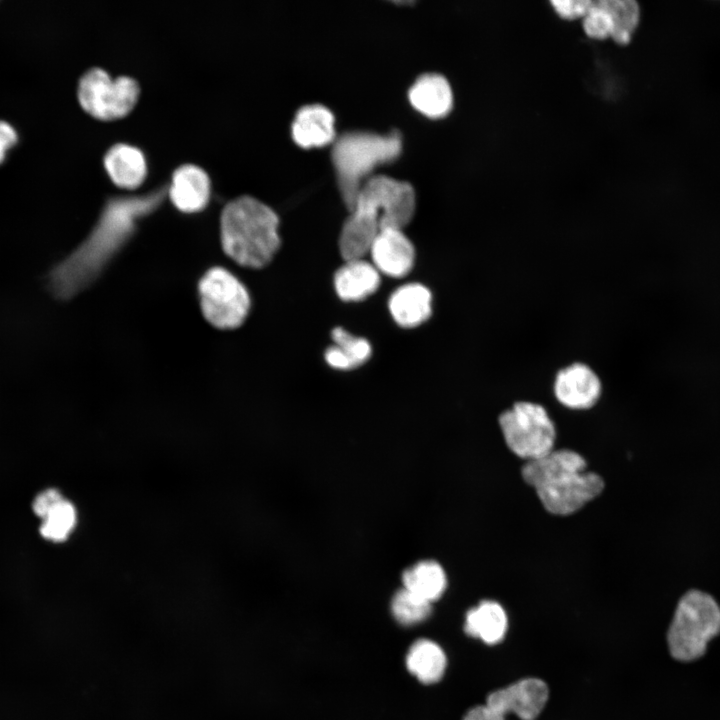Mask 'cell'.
I'll return each instance as SVG.
<instances>
[{"mask_svg":"<svg viewBox=\"0 0 720 720\" xmlns=\"http://www.w3.org/2000/svg\"><path fill=\"white\" fill-rule=\"evenodd\" d=\"M415 207L410 183L386 175L369 177L360 187L340 232L343 259H362L384 229L403 230L413 218Z\"/></svg>","mask_w":720,"mask_h":720,"instance_id":"6da1fadb","label":"cell"},{"mask_svg":"<svg viewBox=\"0 0 720 720\" xmlns=\"http://www.w3.org/2000/svg\"><path fill=\"white\" fill-rule=\"evenodd\" d=\"M523 480L534 490L549 513L568 516L578 512L604 490L603 478L587 470L584 457L570 449H553L521 468Z\"/></svg>","mask_w":720,"mask_h":720,"instance_id":"7a4b0ae2","label":"cell"},{"mask_svg":"<svg viewBox=\"0 0 720 720\" xmlns=\"http://www.w3.org/2000/svg\"><path fill=\"white\" fill-rule=\"evenodd\" d=\"M277 214L260 200L244 195L230 201L221 215L225 253L238 264L262 268L280 246Z\"/></svg>","mask_w":720,"mask_h":720,"instance_id":"3957f363","label":"cell"},{"mask_svg":"<svg viewBox=\"0 0 720 720\" xmlns=\"http://www.w3.org/2000/svg\"><path fill=\"white\" fill-rule=\"evenodd\" d=\"M401 148L402 138L396 130L386 134L355 130L336 138L331 159L339 191L349 210L371 171L377 165L395 159Z\"/></svg>","mask_w":720,"mask_h":720,"instance_id":"277c9868","label":"cell"},{"mask_svg":"<svg viewBox=\"0 0 720 720\" xmlns=\"http://www.w3.org/2000/svg\"><path fill=\"white\" fill-rule=\"evenodd\" d=\"M720 634V606L709 594L691 590L679 600L667 632L670 654L681 662L694 661L708 642Z\"/></svg>","mask_w":720,"mask_h":720,"instance_id":"5b68a950","label":"cell"},{"mask_svg":"<svg viewBox=\"0 0 720 720\" xmlns=\"http://www.w3.org/2000/svg\"><path fill=\"white\" fill-rule=\"evenodd\" d=\"M498 424L507 447L526 462L554 449L555 424L547 409L537 402H515L499 415Z\"/></svg>","mask_w":720,"mask_h":720,"instance_id":"8992f818","label":"cell"},{"mask_svg":"<svg viewBox=\"0 0 720 720\" xmlns=\"http://www.w3.org/2000/svg\"><path fill=\"white\" fill-rule=\"evenodd\" d=\"M199 292L203 315L213 326L232 329L246 319L250 308L248 292L226 269H210L200 281Z\"/></svg>","mask_w":720,"mask_h":720,"instance_id":"52a82bcc","label":"cell"},{"mask_svg":"<svg viewBox=\"0 0 720 720\" xmlns=\"http://www.w3.org/2000/svg\"><path fill=\"white\" fill-rule=\"evenodd\" d=\"M138 95L139 85L134 78L124 75L112 78L99 67L87 70L77 88L82 108L100 119H114L127 114Z\"/></svg>","mask_w":720,"mask_h":720,"instance_id":"ba28073f","label":"cell"},{"mask_svg":"<svg viewBox=\"0 0 720 720\" xmlns=\"http://www.w3.org/2000/svg\"><path fill=\"white\" fill-rule=\"evenodd\" d=\"M552 389L556 400L565 408L588 410L600 400L603 384L589 364L574 361L558 369Z\"/></svg>","mask_w":720,"mask_h":720,"instance_id":"9c48e42d","label":"cell"},{"mask_svg":"<svg viewBox=\"0 0 720 720\" xmlns=\"http://www.w3.org/2000/svg\"><path fill=\"white\" fill-rule=\"evenodd\" d=\"M546 683L526 678L490 693L486 705L502 715L513 713L522 720H534L548 700Z\"/></svg>","mask_w":720,"mask_h":720,"instance_id":"30bf717a","label":"cell"},{"mask_svg":"<svg viewBox=\"0 0 720 720\" xmlns=\"http://www.w3.org/2000/svg\"><path fill=\"white\" fill-rule=\"evenodd\" d=\"M372 264L389 277L402 278L415 262V249L403 230L384 229L374 239L369 253Z\"/></svg>","mask_w":720,"mask_h":720,"instance_id":"8fae6325","label":"cell"},{"mask_svg":"<svg viewBox=\"0 0 720 720\" xmlns=\"http://www.w3.org/2000/svg\"><path fill=\"white\" fill-rule=\"evenodd\" d=\"M169 195L182 211L194 212L204 208L210 195L208 174L195 164L179 166L172 175Z\"/></svg>","mask_w":720,"mask_h":720,"instance_id":"7c38bea8","label":"cell"},{"mask_svg":"<svg viewBox=\"0 0 720 720\" xmlns=\"http://www.w3.org/2000/svg\"><path fill=\"white\" fill-rule=\"evenodd\" d=\"M389 312L403 328H415L426 322L432 314V294L419 283L400 286L390 296Z\"/></svg>","mask_w":720,"mask_h":720,"instance_id":"4fadbf2b","label":"cell"},{"mask_svg":"<svg viewBox=\"0 0 720 720\" xmlns=\"http://www.w3.org/2000/svg\"><path fill=\"white\" fill-rule=\"evenodd\" d=\"M334 115L322 104L301 107L292 122L294 141L305 148L322 146L335 138Z\"/></svg>","mask_w":720,"mask_h":720,"instance_id":"5bb4252c","label":"cell"},{"mask_svg":"<svg viewBox=\"0 0 720 720\" xmlns=\"http://www.w3.org/2000/svg\"><path fill=\"white\" fill-rule=\"evenodd\" d=\"M379 284V271L363 258L345 261L334 276L335 291L346 302L366 299L376 292Z\"/></svg>","mask_w":720,"mask_h":720,"instance_id":"9a60e30c","label":"cell"},{"mask_svg":"<svg viewBox=\"0 0 720 720\" xmlns=\"http://www.w3.org/2000/svg\"><path fill=\"white\" fill-rule=\"evenodd\" d=\"M411 104L430 118H440L449 113L453 94L447 79L437 73L422 74L409 89Z\"/></svg>","mask_w":720,"mask_h":720,"instance_id":"2e32d148","label":"cell"},{"mask_svg":"<svg viewBox=\"0 0 720 720\" xmlns=\"http://www.w3.org/2000/svg\"><path fill=\"white\" fill-rule=\"evenodd\" d=\"M104 164L112 180L122 187H136L146 175L145 156L131 144L117 143L111 146L105 154Z\"/></svg>","mask_w":720,"mask_h":720,"instance_id":"e0dca14e","label":"cell"},{"mask_svg":"<svg viewBox=\"0 0 720 720\" xmlns=\"http://www.w3.org/2000/svg\"><path fill=\"white\" fill-rule=\"evenodd\" d=\"M507 626L504 608L496 601L484 600L467 612L464 630L469 636L494 645L504 638Z\"/></svg>","mask_w":720,"mask_h":720,"instance_id":"ac0fdd59","label":"cell"},{"mask_svg":"<svg viewBox=\"0 0 720 720\" xmlns=\"http://www.w3.org/2000/svg\"><path fill=\"white\" fill-rule=\"evenodd\" d=\"M333 346L324 354L329 366L338 370H351L368 361L372 353L369 341L355 336L347 330L336 327L331 333Z\"/></svg>","mask_w":720,"mask_h":720,"instance_id":"d6986e66","label":"cell"},{"mask_svg":"<svg viewBox=\"0 0 720 720\" xmlns=\"http://www.w3.org/2000/svg\"><path fill=\"white\" fill-rule=\"evenodd\" d=\"M403 588L432 604L447 587V576L436 561L424 560L409 567L402 577Z\"/></svg>","mask_w":720,"mask_h":720,"instance_id":"ffe728a7","label":"cell"},{"mask_svg":"<svg viewBox=\"0 0 720 720\" xmlns=\"http://www.w3.org/2000/svg\"><path fill=\"white\" fill-rule=\"evenodd\" d=\"M446 664V655L441 647L427 639L414 642L406 656L407 669L424 684L439 681L445 672Z\"/></svg>","mask_w":720,"mask_h":720,"instance_id":"44dd1931","label":"cell"},{"mask_svg":"<svg viewBox=\"0 0 720 720\" xmlns=\"http://www.w3.org/2000/svg\"><path fill=\"white\" fill-rule=\"evenodd\" d=\"M77 510L64 496L55 501L42 518L40 534L53 542L65 541L77 524Z\"/></svg>","mask_w":720,"mask_h":720,"instance_id":"7402d4cb","label":"cell"},{"mask_svg":"<svg viewBox=\"0 0 720 720\" xmlns=\"http://www.w3.org/2000/svg\"><path fill=\"white\" fill-rule=\"evenodd\" d=\"M602 2L612 18L611 38L617 44H628L640 20L638 3L634 0H602Z\"/></svg>","mask_w":720,"mask_h":720,"instance_id":"603a6c76","label":"cell"},{"mask_svg":"<svg viewBox=\"0 0 720 720\" xmlns=\"http://www.w3.org/2000/svg\"><path fill=\"white\" fill-rule=\"evenodd\" d=\"M391 611L398 623L410 626L429 617L431 603L402 588L392 598Z\"/></svg>","mask_w":720,"mask_h":720,"instance_id":"cb8c5ba5","label":"cell"},{"mask_svg":"<svg viewBox=\"0 0 720 720\" xmlns=\"http://www.w3.org/2000/svg\"><path fill=\"white\" fill-rule=\"evenodd\" d=\"M583 29L593 39L603 40L611 37L613 22L602 0L593 1L592 7L583 18Z\"/></svg>","mask_w":720,"mask_h":720,"instance_id":"d4e9b609","label":"cell"},{"mask_svg":"<svg viewBox=\"0 0 720 720\" xmlns=\"http://www.w3.org/2000/svg\"><path fill=\"white\" fill-rule=\"evenodd\" d=\"M551 4L556 13L567 20L584 18L593 5L592 0H553Z\"/></svg>","mask_w":720,"mask_h":720,"instance_id":"484cf974","label":"cell"},{"mask_svg":"<svg viewBox=\"0 0 720 720\" xmlns=\"http://www.w3.org/2000/svg\"><path fill=\"white\" fill-rule=\"evenodd\" d=\"M19 134L14 125L0 119V165L6 160L8 152L17 145Z\"/></svg>","mask_w":720,"mask_h":720,"instance_id":"4316f807","label":"cell"},{"mask_svg":"<svg viewBox=\"0 0 720 720\" xmlns=\"http://www.w3.org/2000/svg\"><path fill=\"white\" fill-rule=\"evenodd\" d=\"M61 497H63V495L59 490L54 488L46 489L36 496L32 503V509L34 513L42 519L49 507Z\"/></svg>","mask_w":720,"mask_h":720,"instance_id":"83f0119b","label":"cell"},{"mask_svg":"<svg viewBox=\"0 0 720 720\" xmlns=\"http://www.w3.org/2000/svg\"><path fill=\"white\" fill-rule=\"evenodd\" d=\"M463 720H505V716L484 704L470 709Z\"/></svg>","mask_w":720,"mask_h":720,"instance_id":"f1b7e54d","label":"cell"}]
</instances>
